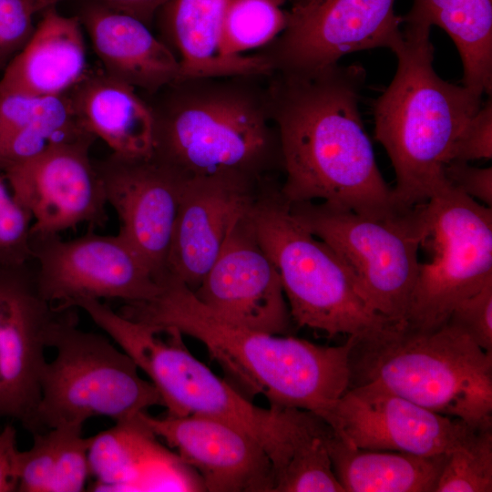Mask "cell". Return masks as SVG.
I'll list each match as a JSON object with an SVG mask.
<instances>
[{
	"instance_id": "cell-1",
	"label": "cell",
	"mask_w": 492,
	"mask_h": 492,
	"mask_svg": "<svg viewBox=\"0 0 492 492\" xmlns=\"http://www.w3.org/2000/svg\"><path fill=\"white\" fill-rule=\"evenodd\" d=\"M364 81L358 64L268 76L288 204L321 201L377 219L407 210L395 204L363 125Z\"/></svg>"
},
{
	"instance_id": "cell-2",
	"label": "cell",
	"mask_w": 492,
	"mask_h": 492,
	"mask_svg": "<svg viewBox=\"0 0 492 492\" xmlns=\"http://www.w3.org/2000/svg\"><path fill=\"white\" fill-rule=\"evenodd\" d=\"M160 285L153 298L124 303L118 313L199 340L227 375L271 407L303 409L323 418L349 388L354 336L328 346L252 330L213 313L170 274Z\"/></svg>"
},
{
	"instance_id": "cell-3",
	"label": "cell",
	"mask_w": 492,
	"mask_h": 492,
	"mask_svg": "<svg viewBox=\"0 0 492 492\" xmlns=\"http://www.w3.org/2000/svg\"><path fill=\"white\" fill-rule=\"evenodd\" d=\"M270 74L178 78L148 95L153 157L189 178L277 179L283 160Z\"/></svg>"
},
{
	"instance_id": "cell-4",
	"label": "cell",
	"mask_w": 492,
	"mask_h": 492,
	"mask_svg": "<svg viewBox=\"0 0 492 492\" xmlns=\"http://www.w3.org/2000/svg\"><path fill=\"white\" fill-rule=\"evenodd\" d=\"M430 30L405 25L394 51L396 72L373 107L374 138L391 160L392 191L402 210L426 203L449 185L445 168L454 144L483 104L482 96L435 72Z\"/></svg>"
},
{
	"instance_id": "cell-5",
	"label": "cell",
	"mask_w": 492,
	"mask_h": 492,
	"mask_svg": "<svg viewBox=\"0 0 492 492\" xmlns=\"http://www.w3.org/2000/svg\"><path fill=\"white\" fill-rule=\"evenodd\" d=\"M350 372L349 387L374 384L470 425L492 424V354L448 323H387L354 336Z\"/></svg>"
},
{
	"instance_id": "cell-6",
	"label": "cell",
	"mask_w": 492,
	"mask_h": 492,
	"mask_svg": "<svg viewBox=\"0 0 492 492\" xmlns=\"http://www.w3.org/2000/svg\"><path fill=\"white\" fill-rule=\"evenodd\" d=\"M280 187L267 182L248 218L279 272L292 322L329 336H361L391 323L368 305L334 251L294 219Z\"/></svg>"
},
{
	"instance_id": "cell-7",
	"label": "cell",
	"mask_w": 492,
	"mask_h": 492,
	"mask_svg": "<svg viewBox=\"0 0 492 492\" xmlns=\"http://www.w3.org/2000/svg\"><path fill=\"white\" fill-rule=\"evenodd\" d=\"M77 323L74 307L54 331L50 347L56 354L41 375L36 432L83 426L97 416L128 424L151 406H164L158 389L139 375L125 352L102 334L80 330Z\"/></svg>"
},
{
	"instance_id": "cell-8",
	"label": "cell",
	"mask_w": 492,
	"mask_h": 492,
	"mask_svg": "<svg viewBox=\"0 0 492 492\" xmlns=\"http://www.w3.org/2000/svg\"><path fill=\"white\" fill-rule=\"evenodd\" d=\"M289 208L341 258L374 313L391 323H406L421 263L418 251L429 234L426 203L379 219L321 201Z\"/></svg>"
},
{
	"instance_id": "cell-9",
	"label": "cell",
	"mask_w": 492,
	"mask_h": 492,
	"mask_svg": "<svg viewBox=\"0 0 492 492\" xmlns=\"http://www.w3.org/2000/svg\"><path fill=\"white\" fill-rule=\"evenodd\" d=\"M93 321L148 375L168 415L223 420L253 437L270 458L279 441L280 409L253 405L215 374L191 354L177 328L131 320L108 305L99 306Z\"/></svg>"
},
{
	"instance_id": "cell-10",
	"label": "cell",
	"mask_w": 492,
	"mask_h": 492,
	"mask_svg": "<svg viewBox=\"0 0 492 492\" xmlns=\"http://www.w3.org/2000/svg\"><path fill=\"white\" fill-rule=\"evenodd\" d=\"M433 259L420 263L405 324L436 329L492 281V209L450 184L427 202Z\"/></svg>"
},
{
	"instance_id": "cell-11",
	"label": "cell",
	"mask_w": 492,
	"mask_h": 492,
	"mask_svg": "<svg viewBox=\"0 0 492 492\" xmlns=\"http://www.w3.org/2000/svg\"><path fill=\"white\" fill-rule=\"evenodd\" d=\"M395 0H302L292 5L284 30L254 52L272 72L308 73L355 51L386 47L403 39Z\"/></svg>"
},
{
	"instance_id": "cell-12",
	"label": "cell",
	"mask_w": 492,
	"mask_h": 492,
	"mask_svg": "<svg viewBox=\"0 0 492 492\" xmlns=\"http://www.w3.org/2000/svg\"><path fill=\"white\" fill-rule=\"evenodd\" d=\"M36 284L51 303L76 307L85 299L149 300L161 288L133 247L118 233L93 232L74 240L31 234ZM77 308V307H76Z\"/></svg>"
},
{
	"instance_id": "cell-13",
	"label": "cell",
	"mask_w": 492,
	"mask_h": 492,
	"mask_svg": "<svg viewBox=\"0 0 492 492\" xmlns=\"http://www.w3.org/2000/svg\"><path fill=\"white\" fill-rule=\"evenodd\" d=\"M72 307L46 301L28 264L0 265V420L36 431L40 381L55 329Z\"/></svg>"
},
{
	"instance_id": "cell-14",
	"label": "cell",
	"mask_w": 492,
	"mask_h": 492,
	"mask_svg": "<svg viewBox=\"0 0 492 492\" xmlns=\"http://www.w3.org/2000/svg\"><path fill=\"white\" fill-rule=\"evenodd\" d=\"M95 137L61 142L3 172L33 219L31 234L51 235L82 223L103 227L107 200L89 149Z\"/></svg>"
},
{
	"instance_id": "cell-15",
	"label": "cell",
	"mask_w": 492,
	"mask_h": 492,
	"mask_svg": "<svg viewBox=\"0 0 492 492\" xmlns=\"http://www.w3.org/2000/svg\"><path fill=\"white\" fill-rule=\"evenodd\" d=\"M95 165L107 203L118 216V234L160 282L168 274L174 224L189 177L153 155L135 158L112 153Z\"/></svg>"
},
{
	"instance_id": "cell-16",
	"label": "cell",
	"mask_w": 492,
	"mask_h": 492,
	"mask_svg": "<svg viewBox=\"0 0 492 492\" xmlns=\"http://www.w3.org/2000/svg\"><path fill=\"white\" fill-rule=\"evenodd\" d=\"M323 419L353 446L426 456L447 453L476 425L374 384L349 387Z\"/></svg>"
},
{
	"instance_id": "cell-17",
	"label": "cell",
	"mask_w": 492,
	"mask_h": 492,
	"mask_svg": "<svg viewBox=\"0 0 492 492\" xmlns=\"http://www.w3.org/2000/svg\"><path fill=\"white\" fill-rule=\"evenodd\" d=\"M248 212L232 226L217 259L192 292L206 307L229 322L287 335L292 319L281 278L260 245Z\"/></svg>"
},
{
	"instance_id": "cell-18",
	"label": "cell",
	"mask_w": 492,
	"mask_h": 492,
	"mask_svg": "<svg viewBox=\"0 0 492 492\" xmlns=\"http://www.w3.org/2000/svg\"><path fill=\"white\" fill-rule=\"evenodd\" d=\"M140 423L179 452L180 462L194 467L202 487L217 492L273 491L272 462L250 435L223 420L197 415L153 417Z\"/></svg>"
},
{
	"instance_id": "cell-19",
	"label": "cell",
	"mask_w": 492,
	"mask_h": 492,
	"mask_svg": "<svg viewBox=\"0 0 492 492\" xmlns=\"http://www.w3.org/2000/svg\"><path fill=\"white\" fill-rule=\"evenodd\" d=\"M271 180L233 174L189 178L174 224L168 273L196 290L232 226L250 210Z\"/></svg>"
},
{
	"instance_id": "cell-20",
	"label": "cell",
	"mask_w": 492,
	"mask_h": 492,
	"mask_svg": "<svg viewBox=\"0 0 492 492\" xmlns=\"http://www.w3.org/2000/svg\"><path fill=\"white\" fill-rule=\"evenodd\" d=\"M77 17L111 77L151 95L180 77L176 55L140 20L95 1Z\"/></svg>"
},
{
	"instance_id": "cell-21",
	"label": "cell",
	"mask_w": 492,
	"mask_h": 492,
	"mask_svg": "<svg viewBox=\"0 0 492 492\" xmlns=\"http://www.w3.org/2000/svg\"><path fill=\"white\" fill-rule=\"evenodd\" d=\"M87 73L78 17L64 15L52 5L42 11L30 39L5 67L0 91L63 96Z\"/></svg>"
},
{
	"instance_id": "cell-22",
	"label": "cell",
	"mask_w": 492,
	"mask_h": 492,
	"mask_svg": "<svg viewBox=\"0 0 492 492\" xmlns=\"http://www.w3.org/2000/svg\"><path fill=\"white\" fill-rule=\"evenodd\" d=\"M69 96L82 128L101 138L112 153L135 158L153 154L152 110L133 87L105 72H88Z\"/></svg>"
},
{
	"instance_id": "cell-23",
	"label": "cell",
	"mask_w": 492,
	"mask_h": 492,
	"mask_svg": "<svg viewBox=\"0 0 492 492\" xmlns=\"http://www.w3.org/2000/svg\"><path fill=\"white\" fill-rule=\"evenodd\" d=\"M226 0H170L158 13L163 41L179 59L180 77H218L272 70L256 55L227 57L220 50Z\"/></svg>"
},
{
	"instance_id": "cell-24",
	"label": "cell",
	"mask_w": 492,
	"mask_h": 492,
	"mask_svg": "<svg viewBox=\"0 0 492 492\" xmlns=\"http://www.w3.org/2000/svg\"><path fill=\"white\" fill-rule=\"evenodd\" d=\"M326 443L344 492H436L446 453L426 456L363 449L346 443L331 425Z\"/></svg>"
},
{
	"instance_id": "cell-25",
	"label": "cell",
	"mask_w": 492,
	"mask_h": 492,
	"mask_svg": "<svg viewBox=\"0 0 492 492\" xmlns=\"http://www.w3.org/2000/svg\"><path fill=\"white\" fill-rule=\"evenodd\" d=\"M403 24L444 29L460 55L463 86L491 96L492 0H414Z\"/></svg>"
},
{
	"instance_id": "cell-26",
	"label": "cell",
	"mask_w": 492,
	"mask_h": 492,
	"mask_svg": "<svg viewBox=\"0 0 492 492\" xmlns=\"http://www.w3.org/2000/svg\"><path fill=\"white\" fill-rule=\"evenodd\" d=\"M330 425L318 415L282 408L281 439L271 462L276 492H344L327 448Z\"/></svg>"
},
{
	"instance_id": "cell-27",
	"label": "cell",
	"mask_w": 492,
	"mask_h": 492,
	"mask_svg": "<svg viewBox=\"0 0 492 492\" xmlns=\"http://www.w3.org/2000/svg\"><path fill=\"white\" fill-rule=\"evenodd\" d=\"M79 425H60L33 433V444L18 453L20 492H80L90 475L93 436Z\"/></svg>"
},
{
	"instance_id": "cell-28",
	"label": "cell",
	"mask_w": 492,
	"mask_h": 492,
	"mask_svg": "<svg viewBox=\"0 0 492 492\" xmlns=\"http://www.w3.org/2000/svg\"><path fill=\"white\" fill-rule=\"evenodd\" d=\"M282 0H226L220 50L227 57L244 56L272 43L286 27Z\"/></svg>"
},
{
	"instance_id": "cell-29",
	"label": "cell",
	"mask_w": 492,
	"mask_h": 492,
	"mask_svg": "<svg viewBox=\"0 0 492 492\" xmlns=\"http://www.w3.org/2000/svg\"><path fill=\"white\" fill-rule=\"evenodd\" d=\"M492 491V424L474 425L445 454L436 492Z\"/></svg>"
},
{
	"instance_id": "cell-30",
	"label": "cell",
	"mask_w": 492,
	"mask_h": 492,
	"mask_svg": "<svg viewBox=\"0 0 492 492\" xmlns=\"http://www.w3.org/2000/svg\"><path fill=\"white\" fill-rule=\"evenodd\" d=\"M77 119L68 94L56 97L34 96L0 91V141L40 121Z\"/></svg>"
},
{
	"instance_id": "cell-31",
	"label": "cell",
	"mask_w": 492,
	"mask_h": 492,
	"mask_svg": "<svg viewBox=\"0 0 492 492\" xmlns=\"http://www.w3.org/2000/svg\"><path fill=\"white\" fill-rule=\"evenodd\" d=\"M33 219L13 195L0 171V265L22 266L33 261Z\"/></svg>"
},
{
	"instance_id": "cell-32",
	"label": "cell",
	"mask_w": 492,
	"mask_h": 492,
	"mask_svg": "<svg viewBox=\"0 0 492 492\" xmlns=\"http://www.w3.org/2000/svg\"><path fill=\"white\" fill-rule=\"evenodd\" d=\"M39 12L36 0H0V67L30 39L36 27L34 15Z\"/></svg>"
},
{
	"instance_id": "cell-33",
	"label": "cell",
	"mask_w": 492,
	"mask_h": 492,
	"mask_svg": "<svg viewBox=\"0 0 492 492\" xmlns=\"http://www.w3.org/2000/svg\"><path fill=\"white\" fill-rule=\"evenodd\" d=\"M446 323L467 334L481 349L492 354V281L460 301Z\"/></svg>"
},
{
	"instance_id": "cell-34",
	"label": "cell",
	"mask_w": 492,
	"mask_h": 492,
	"mask_svg": "<svg viewBox=\"0 0 492 492\" xmlns=\"http://www.w3.org/2000/svg\"><path fill=\"white\" fill-rule=\"evenodd\" d=\"M492 158V99L489 97L458 135L451 161L469 162Z\"/></svg>"
},
{
	"instance_id": "cell-35",
	"label": "cell",
	"mask_w": 492,
	"mask_h": 492,
	"mask_svg": "<svg viewBox=\"0 0 492 492\" xmlns=\"http://www.w3.org/2000/svg\"><path fill=\"white\" fill-rule=\"evenodd\" d=\"M448 183L466 196L492 206V168H477L468 162L450 161L445 168Z\"/></svg>"
},
{
	"instance_id": "cell-36",
	"label": "cell",
	"mask_w": 492,
	"mask_h": 492,
	"mask_svg": "<svg viewBox=\"0 0 492 492\" xmlns=\"http://www.w3.org/2000/svg\"><path fill=\"white\" fill-rule=\"evenodd\" d=\"M16 429L12 424L0 431V492L18 490Z\"/></svg>"
},
{
	"instance_id": "cell-37",
	"label": "cell",
	"mask_w": 492,
	"mask_h": 492,
	"mask_svg": "<svg viewBox=\"0 0 492 492\" xmlns=\"http://www.w3.org/2000/svg\"><path fill=\"white\" fill-rule=\"evenodd\" d=\"M65 1V0H63ZM95 1L131 15L150 26L160 9L170 0H84Z\"/></svg>"
},
{
	"instance_id": "cell-38",
	"label": "cell",
	"mask_w": 492,
	"mask_h": 492,
	"mask_svg": "<svg viewBox=\"0 0 492 492\" xmlns=\"http://www.w3.org/2000/svg\"><path fill=\"white\" fill-rule=\"evenodd\" d=\"M41 11L45 10L46 8L56 5L57 3L62 2L63 0H36Z\"/></svg>"
},
{
	"instance_id": "cell-39",
	"label": "cell",
	"mask_w": 492,
	"mask_h": 492,
	"mask_svg": "<svg viewBox=\"0 0 492 492\" xmlns=\"http://www.w3.org/2000/svg\"><path fill=\"white\" fill-rule=\"evenodd\" d=\"M282 1H283L284 3H286V2H291L292 5H293V4L298 3V2H300V1H302V0H282Z\"/></svg>"
}]
</instances>
